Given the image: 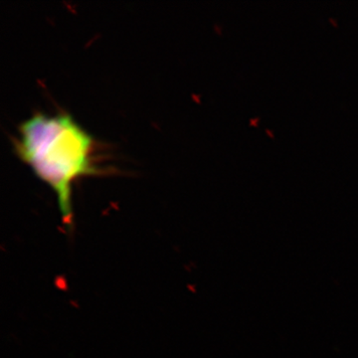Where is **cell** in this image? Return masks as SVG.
I'll return each mask as SVG.
<instances>
[{"label": "cell", "mask_w": 358, "mask_h": 358, "mask_svg": "<svg viewBox=\"0 0 358 358\" xmlns=\"http://www.w3.org/2000/svg\"><path fill=\"white\" fill-rule=\"evenodd\" d=\"M258 121L259 119H252L251 121H250V122H251V124H257V122H258Z\"/></svg>", "instance_id": "cell-2"}, {"label": "cell", "mask_w": 358, "mask_h": 358, "mask_svg": "<svg viewBox=\"0 0 358 358\" xmlns=\"http://www.w3.org/2000/svg\"><path fill=\"white\" fill-rule=\"evenodd\" d=\"M14 147L18 157L55 192L63 224L71 229L73 185L99 171L93 136L67 113H35L18 127Z\"/></svg>", "instance_id": "cell-1"}, {"label": "cell", "mask_w": 358, "mask_h": 358, "mask_svg": "<svg viewBox=\"0 0 358 358\" xmlns=\"http://www.w3.org/2000/svg\"><path fill=\"white\" fill-rule=\"evenodd\" d=\"M267 131V133L268 134H271V136H272V138H273V136H274V134H273L272 131H268V129H267V131Z\"/></svg>", "instance_id": "cell-3"}]
</instances>
